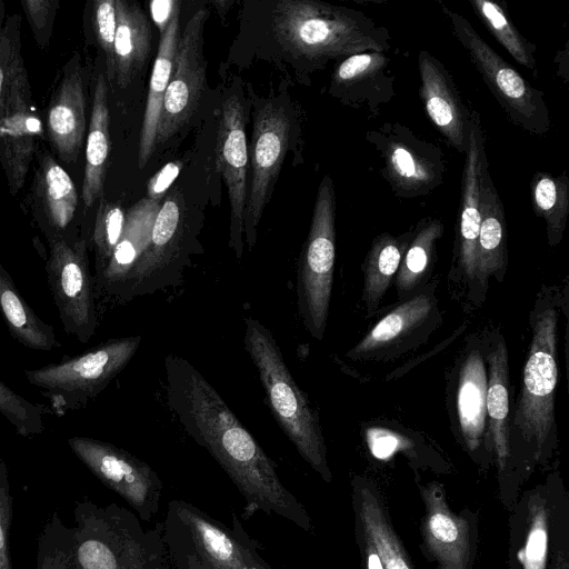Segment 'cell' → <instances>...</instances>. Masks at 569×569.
I'll use <instances>...</instances> for the list:
<instances>
[{
  "instance_id": "obj_1",
  "label": "cell",
  "mask_w": 569,
  "mask_h": 569,
  "mask_svg": "<svg viewBox=\"0 0 569 569\" xmlns=\"http://www.w3.org/2000/svg\"><path fill=\"white\" fill-rule=\"evenodd\" d=\"M168 406L184 431L221 466L246 501L248 513L277 515L305 530L309 517L278 476L276 465L219 392L187 359L164 358Z\"/></svg>"
},
{
  "instance_id": "obj_2",
  "label": "cell",
  "mask_w": 569,
  "mask_h": 569,
  "mask_svg": "<svg viewBox=\"0 0 569 569\" xmlns=\"http://www.w3.org/2000/svg\"><path fill=\"white\" fill-rule=\"evenodd\" d=\"M276 38L313 67L332 59L391 49L389 30L363 12L315 0H281L272 11Z\"/></svg>"
},
{
  "instance_id": "obj_3",
  "label": "cell",
  "mask_w": 569,
  "mask_h": 569,
  "mask_svg": "<svg viewBox=\"0 0 569 569\" xmlns=\"http://www.w3.org/2000/svg\"><path fill=\"white\" fill-rule=\"evenodd\" d=\"M73 515V569H170L160 528L144 529L127 508L83 499Z\"/></svg>"
},
{
  "instance_id": "obj_4",
  "label": "cell",
  "mask_w": 569,
  "mask_h": 569,
  "mask_svg": "<svg viewBox=\"0 0 569 569\" xmlns=\"http://www.w3.org/2000/svg\"><path fill=\"white\" fill-rule=\"evenodd\" d=\"M21 18L0 1V166L9 191L23 188L43 127L21 54Z\"/></svg>"
},
{
  "instance_id": "obj_5",
  "label": "cell",
  "mask_w": 569,
  "mask_h": 569,
  "mask_svg": "<svg viewBox=\"0 0 569 569\" xmlns=\"http://www.w3.org/2000/svg\"><path fill=\"white\" fill-rule=\"evenodd\" d=\"M243 345L256 366L278 425L313 470L330 481L319 417L296 383L272 332L258 319L244 318Z\"/></svg>"
},
{
  "instance_id": "obj_6",
  "label": "cell",
  "mask_w": 569,
  "mask_h": 569,
  "mask_svg": "<svg viewBox=\"0 0 569 569\" xmlns=\"http://www.w3.org/2000/svg\"><path fill=\"white\" fill-rule=\"evenodd\" d=\"M160 531L174 569H247L263 561L237 518L228 528L183 500L169 502Z\"/></svg>"
},
{
  "instance_id": "obj_7",
  "label": "cell",
  "mask_w": 569,
  "mask_h": 569,
  "mask_svg": "<svg viewBox=\"0 0 569 569\" xmlns=\"http://www.w3.org/2000/svg\"><path fill=\"white\" fill-rule=\"evenodd\" d=\"M558 320L555 303L541 290L530 313L531 341L513 417V427L535 443L537 457L542 455L556 430Z\"/></svg>"
},
{
  "instance_id": "obj_8",
  "label": "cell",
  "mask_w": 569,
  "mask_h": 569,
  "mask_svg": "<svg viewBox=\"0 0 569 569\" xmlns=\"http://www.w3.org/2000/svg\"><path fill=\"white\" fill-rule=\"evenodd\" d=\"M141 345L140 336L108 339L86 352L26 370L51 410L64 415L88 405L124 369Z\"/></svg>"
},
{
  "instance_id": "obj_9",
  "label": "cell",
  "mask_w": 569,
  "mask_h": 569,
  "mask_svg": "<svg viewBox=\"0 0 569 569\" xmlns=\"http://www.w3.org/2000/svg\"><path fill=\"white\" fill-rule=\"evenodd\" d=\"M336 259V193L326 174L317 191L311 224L297 273V305L310 336L322 340L331 300Z\"/></svg>"
},
{
  "instance_id": "obj_10",
  "label": "cell",
  "mask_w": 569,
  "mask_h": 569,
  "mask_svg": "<svg viewBox=\"0 0 569 569\" xmlns=\"http://www.w3.org/2000/svg\"><path fill=\"white\" fill-rule=\"evenodd\" d=\"M439 4L453 36L466 49L483 82L510 121L530 134L548 133L551 118L543 91L532 87L498 54L463 16L442 2Z\"/></svg>"
},
{
  "instance_id": "obj_11",
  "label": "cell",
  "mask_w": 569,
  "mask_h": 569,
  "mask_svg": "<svg viewBox=\"0 0 569 569\" xmlns=\"http://www.w3.org/2000/svg\"><path fill=\"white\" fill-rule=\"evenodd\" d=\"M365 139L379 154L382 178L398 198L430 194L445 182L447 161L441 148L399 122L368 130Z\"/></svg>"
},
{
  "instance_id": "obj_12",
  "label": "cell",
  "mask_w": 569,
  "mask_h": 569,
  "mask_svg": "<svg viewBox=\"0 0 569 569\" xmlns=\"http://www.w3.org/2000/svg\"><path fill=\"white\" fill-rule=\"evenodd\" d=\"M90 241L84 237L49 240L48 283L67 335L88 342L98 327L96 281L89 266Z\"/></svg>"
},
{
  "instance_id": "obj_13",
  "label": "cell",
  "mask_w": 569,
  "mask_h": 569,
  "mask_svg": "<svg viewBox=\"0 0 569 569\" xmlns=\"http://www.w3.org/2000/svg\"><path fill=\"white\" fill-rule=\"evenodd\" d=\"M77 458L144 521L159 510L163 483L144 461L112 443L82 436L67 440Z\"/></svg>"
},
{
  "instance_id": "obj_14",
  "label": "cell",
  "mask_w": 569,
  "mask_h": 569,
  "mask_svg": "<svg viewBox=\"0 0 569 569\" xmlns=\"http://www.w3.org/2000/svg\"><path fill=\"white\" fill-rule=\"evenodd\" d=\"M183 199L171 191L160 206L150 241L138 259L122 295L123 301L177 284L188 264Z\"/></svg>"
},
{
  "instance_id": "obj_15",
  "label": "cell",
  "mask_w": 569,
  "mask_h": 569,
  "mask_svg": "<svg viewBox=\"0 0 569 569\" xmlns=\"http://www.w3.org/2000/svg\"><path fill=\"white\" fill-rule=\"evenodd\" d=\"M289 132L290 118L282 107L270 101L258 108L251 137V176L243 214V239L249 249L256 244L257 227L287 153Z\"/></svg>"
},
{
  "instance_id": "obj_16",
  "label": "cell",
  "mask_w": 569,
  "mask_h": 569,
  "mask_svg": "<svg viewBox=\"0 0 569 569\" xmlns=\"http://www.w3.org/2000/svg\"><path fill=\"white\" fill-rule=\"evenodd\" d=\"M208 11L197 10L179 37L173 69L164 94L156 144L174 136L193 116L206 82L203 28Z\"/></svg>"
},
{
  "instance_id": "obj_17",
  "label": "cell",
  "mask_w": 569,
  "mask_h": 569,
  "mask_svg": "<svg viewBox=\"0 0 569 569\" xmlns=\"http://www.w3.org/2000/svg\"><path fill=\"white\" fill-rule=\"evenodd\" d=\"M217 164L227 186L230 201V241L236 258L244 251L243 214L247 200L248 146L244 108L232 93L222 103L217 139Z\"/></svg>"
},
{
  "instance_id": "obj_18",
  "label": "cell",
  "mask_w": 569,
  "mask_h": 569,
  "mask_svg": "<svg viewBox=\"0 0 569 569\" xmlns=\"http://www.w3.org/2000/svg\"><path fill=\"white\" fill-rule=\"evenodd\" d=\"M83 69L74 53L62 69L48 104L46 133L53 153L64 164L77 161L87 130Z\"/></svg>"
},
{
  "instance_id": "obj_19",
  "label": "cell",
  "mask_w": 569,
  "mask_h": 569,
  "mask_svg": "<svg viewBox=\"0 0 569 569\" xmlns=\"http://www.w3.org/2000/svg\"><path fill=\"white\" fill-rule=\"evenodd\" d=\"M489 168L479 113L471 109L468 147L461 174L460 204L457 219L456 258L466 278L476 280L477 242L481 221V180Z\"/></svg>"
},
{
  "instance_id": "obj_20",
  "label": "cell",
  "mask_w": 569,
  "mask_h": 569,
  "mask_svg": "<svg viewBox=\"0 0 569 569\" xmlns=\"http://www.w3.org/2000/svg\"><path fill=\"white\" fill-rule=\"evenodd\" d=\"M419 96L428 118L447 143L465 154L468 147L471 109L463 103L443 63L429 51L418 53Z\"/></svg>"
},
{
  "instance_id": "obj_21",
  "label": "cell",
  "mask_w": 569,
  "mask_h": 569,
  "mask_svg": "<svg viewBox=\"0 0 569 569\" xmlns=\"http://www.w3.org/2000/svg\"><path fill=\"white\" fill-rule=\"evenodd\" d=\"M395 79L385 52L357 53L336 66L329 93L346 106L377 117L396 96Z\"/></svg>"
},
{
  "instance_id": "obj_22",
  "label": "cell",
  "mask_w": 569,
  "mask_h": 569,
  "mask_svg": "<svg viewBox=\"0 0 569 569\" xmlns=\"http://www.w3.org/2000/svg\"><path fill=\"white\" fill-rule=\"evenodd\" d=\"M160 201L142 198L126 212L121 237L100 274L94 277L96 292L102 291L114 299H122L130 274L147 248Z\"/></svg>"
},
{
  "instance_id": "obj_23",
  "label": "cell",
  "mask_w": 569,
  "mask_h": 569,
  "mask_svg": "<svg viewBox=\"0 0 569 569\" xmlns=\"http://www.w3.org/2000/svg\"><path fill=\"white\" fill-rule=\"evenodd\" d=\"M431 316H436L432 292L416 293L381 318L347 356L353 359L390 356L426 327Z\"/></svg>"
},
{
  "instance_id": "obj_24",
  "label": "cell",
  "mask_w": 569,
  "mask_h": 569,
  "mask_svg": "<svg viewBox=\"0 0 569 569\" xmlns=\"http://www.w3.org/2000/svg\"><path fill=\"white\" fill-rule=\"evenodd\" d=\"M426 503L423 536L440 569H467L470 542L469 525L450 511L441 487L432 483L422 489Z\"/></svg>"
},
{
  "instance_id": "obj_25",
  "label": "cell",
  "mask_w": 569,
  "mask_h": 569,
  "mask_svg": "<svg viewBox=\"0 0 569 569\" xmlns=\"http://www.w3.org/2000/svg\"><path fill=\"white\" fill-rule=\"evenodd\" d=\"M481 221L477 242L476 280L486 283L493 277L502 281L508 264L507 223L505 209L492 182L489 168L481 180Z\"/></svg>"
},
{
  "instance_id": "obj_26",
  "label": "cell",
  "mask_w": 569,
  "mask_h": 569,
  "mask_svg": "<svg viewBox=\"0 0 569 569\" xmlns=\"http://www.w3.org/2000/svg\"><path fill=\"white\" fill-rule=\"evenodd\" d=\"M38 160L34 190L41 204L44 232L49 240L56 237L70 239L68 228L78 206L76 184L49 152L39 153Z\"/></svg>"
},
{
  "instance_id": "obj_27",
  "label": "cell",
  "mask_w": 569,
  "mask_h": 569,
  "mask_svg": "<svg viewBox=\"0 0 569 569\" xmlns=\"http://www.w3.org/2000/svg\"><path fill=\"white\" fill-rule=\"evenodd\" d=\"M488 371L479 350L469 351L459 369L456 411L462 438L470 450L481 445L487 427Z\"/></svg>"
},
{
  "instance_id": "obj_28",
  "label": "cell",
  "mask_w": 569,
  "mask_h": 569,
  "mask_svg": "<svg viewBox=\"0 0 569 569\" xmlns=\"http://www.w3.org/2000/svg\"><path fill=\"white\" fill-rule=\"evenodd\" d=\"M180 9L173 14L164 33L160 36L158 53L153 63L146 110L138 146V164L142 169L156 147L157 129L164 94L173 69L179 41Z\"/></svg>"
},
{
  "instance_id": "obj_29",
  "label": "cell",
  "mask_w": 569,
  "mask_h": 569,
  "mask_svg": "<svg viewBox=\"0 0 569 569\" xmlns=\"http://www.w3.org/2000/svg\"><path fill=\"white\" fill-rule=\"evenodd\" d=\"M107 78L97 79L86 144V164L81 196L86 207L103 197L107 163L110 152V116Z\"/></svg>"
},
{
  "instance_id": "obj_30",
  "label": "cell",
  "mask_w": 569,
  "mask_h": 569,
  "mask_svg": "<svg viewBox=\"0 0 569 569\" xmlns=\"http://www.w3.org/2000/svg\"><path fill=\"white\" fill-rule=\"evenodd\" d=\"M114 80L124 89L143 67L150 50V24L133 2L116 0Z\"/></svg>"
},
{
  "instance_id": "obj_31",
  "label": "cell",
  "mask_w": 569,
  "mask_h": 569,
  "mask_svg": "<svg viewBox=\"0 0 569 569\" xmlns=\"http://www.w3.org/2000/svg\"><path fill=\"white\" fill-rule=\"evenodd\" d=\"M0 312L10 335L26 348L51 351L61 347L53 327L30 308L1 262Z\"/></svg>"
},
{
  "instance_id": "obj_32",
  "label": "cell",
  "mask_w": 569,
  "mask_h": 569,
  "mask_svg": "<svg viewBox=\"0 0 569 569\" xmlns=\"http://www.w3.org/2000/svg\"><path fill=\"white\" fill-rule=\"evenodd\" d=\"M413 232V228L400 236L383 232L372 240L362 268V301L368 317L376 312L389 289Z\"/></svg>"
},
{
  "instance_id": "obj_33",
  "label": "cell",
  "mask_w": 569,
  "mask_h": 569,
  "mask_svg": "<svg viewBox=\"0 0 569 569\" xmlns=\"http://www.w3.org/2000/svg\"><path fill=\"white\" fill-rule=\"evenodd\" d=\"M487 362V427L498 463L500 468H503L509 457V362L507 347L502 338L488 353Z\"/></svg>"
},
{
  "instance_id": "obj_34",
  "label": "cell",
  "mask_w": 569,
  "mask_h": 569,
  "mask_svg": "<svg viewBox=\"0 0 569 569\" xmlns=\"http://www.w3.org/2000/svg\"><path fill=\"white\" fill-rule=\"evenodd\" d=\"M413 229V237L395 279L398 295L402 299L410 298L427 278L436 258V244L445 232L442 221L431 217L421 219Z\"/></svg>"
},
{
  "instance_id": "obj_35",
  "label": "cell",
  "mask_w": 569,
  "mask_h": 569,
  "mask_svg": "<svg viewBox=\"0 0 569 569\" xmlns=\"http://www.w3.org/2000/svg\"><path fill=\"white\" fill-rule=\"evenodd\" d=\"M531 203L537 217L546 223L547 239L557 246L566 229L569 212V178L563 171L551 174L538 171L530 182Z\"/></svg>"
},
{
  "instance_id": "obj_36",
  "label": "cell",
  "mask_w": 569,
  "mask_h": 569,
  "mask_svg": "<svg viewBox=\"0 0 569 569\" xmlns=\"http://www.w3.org/2000/svg\"><path fill=\"white\" fill-rule=\"evenodd\" d=\"M473 12L492 37L522 67L537 73L536 44L520 33L501 2L468 0Z\"/></svg>"
},
{
  "instance_id": "obj_37",
  "label": "cell",
  "mask_w": 569,
  "mask_h": 569,
  "mask_svg": "<svg viewBox=\"0 0 569 569\" xmlns=\"http://www.w3.org/2000/svg\"><path fill=\"white\" fill-rule=\"evenodd\" d=\"M359 518L366 539L377 550L383 569H412L375 493L365 487L359 490Z\"/></svg>"
},
{
  "instance_id": "obj_38",
  "label": "cell",
  "mask_w": 569,
  "mask_h": 569,
  "mask_svg": "<svg viewBox=\"0 0 569 569\" xmlns=\"http://www.w3.org/2000/svg\"><path fill=\"white\" fill-rule=\"evenodd\" d=\"M126 212L113 202L100 198L90 242L94 251L97 277L107 266L124 227Z\"/></svg>"
},
{
  "instance_id": "obj_39",
  "label": "cell",
  "mask_w": 569,
  "mask_h": 569,
  "mask_svg": "<svg viewBox=\"0 0 569 569\" xmlns=\"http://www.w3.org/2000/svg\"><path fill=\"white\" fill-rule=\"evenodd\" d=\"M0 413L22 437H32L44 431L43 408L24 399L1 379Z\"/></svg>"
},
{
  "instance_id": "obj_40",
  "label": "cell",
  "mask_w": 569,
  "mask_h": 569,
  "mask_svg": "<svg viewBox=\"0 0 569 569\" xmlns=\"http://www.w3.org/2000/svg\"><path fill=\"white\" fill-rule=\"evenodd\" d=\"M37 569H73L71 562V529L53 516L39 542Z\"/></svg>"
},
{
  "instance_id": "obj_41",
  "label": "cell",
  "mask_w": 569,
  "mask_h": 569,
  "mask_svg": "<svg viewBox=\"0 0 569 569\" xmlns=\"http://www.w3.org/2000/svg\"><path fill=\"white\" fill-rule=\"evenodd\" d=\"M547 553V510L541 501H535L529 507V529L521 551L523 569H546Z\"/></svg>"
},
{
  "instance_id": "obj_42",
  "label": "cell",
  "mask_w": 569,
  "mask_h": 569,
  "mask_svg": "<svg viewBox=\"0 0 569 569\" xmlns=\"http://www.w3.org/2000/svg\"><path fill=\"white\" fill-rule=\"evenodd\" d=\"M96 39L104 53L107 80H114V38L117 28L116 0H96L92 4Z\"/></svg>"
},
{
  "instance_id": "obj_43",
  "label": "cell",
  "mask_w": 569,
  "mask_h": 569,
  "mask_svg": "<svg viewBox=\"0 0 569 569\" xmlns=\"http://www.w3.org/2000/svg\"><path fill=\"white\" fill-rule=\"evenodd\" d=\"M57 0H22L21 6L27 16L37 43L44 48L51 38Z\"/></svg>"
},
{
  "instance_id": "obj_44",
  "label": "cell",
  "mask_w": 569,
  "mask_h": 569,
  "mask_svg": "<svg viewBox=\"0 0 569 569\" xmlns=\"http://www.w3.org/2000/svg\"><path fill=\"white\" fill-rule=\"evenodd\" d=\"M12 520V496L8 469L0 460V569H12L10 552V528Z\"/></svg>"
},
{
  "instance_id": "obj_45",
  "label": "cell",
  "mask_w": 569,
  "mask_h": 569,
  "mask_svg": "<svg viewBox=\"0 0 569 569\" xmlns=\"http://www.w3.org/2000/svg\"><path fill=\"white\" fill-rule=\"evenodd\" d=\"M367 443L372 456L381 460L409 446L401 436L381 428H371L367 431Z\"/></svg>"
},
{
  "instance_id": "obj_46",
  "label": "cell",
  "mask_w": 569,
  "mask_h": 569,
  "mask_svg": "<svg viewBox=\"0 0 569 569\" xmlns=\"http://www.w3.org/2000/svg\"><path fill=\"white\" fill-rule=\"evenodd\" d=\"M180 169L181 167L178 162H169L160 169L147 186V198L160 201L178 177Z\"/></svg>"
},
{
  "instance_id": "obj_47",
  "label": "cell",
  "mask_w": 569,
  "mask_h": 569,
  "mask_svg": "<svg viewBox=\"0 0 569 569\" xmlns=\"http://www.w3.org/2000/svg\"><path fill=\"white\" fill-rule=\"evenodd\" d=\"M178 9H180V2L177 0H153L150 2V14L160 31V36L164 33Z\"/></svg>"
},
{
  "instance_id": "obj_48",
  "label": "cell",
  "mask_w": 569,
  "mask_h": 569,
  "mask_svg": "<svg viewBox=\"0 0 569 569\" xmlns=\"http://www.w3.org/2000/svg\"><path fill=\"white\" fill-rule=\"evenodd\" d=\"M367 567L368 569H383L380 557L375 547L367 540Z\"/></svg>"
},
{
  "instance_id": "obj_49",
  "label": "cell",
  "mask_w": 569,
  "mask_h": 569,
  "mask_svg": "<svg viewBox=\"0 0 569 569\" xmlns=\"http://www.w3.org/2000/svg\"><path fill=\"white\" fill-rule=\"evenodd\" d=\"M247 569H272L264 560Z\"/></svg>"
}]
</instances>
